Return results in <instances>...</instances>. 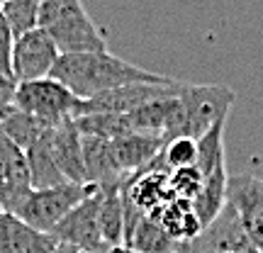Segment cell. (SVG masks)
I'll list each match as a JSON object with an SVG mask.
<instances>
[{
  "instance_id": "obj_1",
  "label": "cell",
  "mask_w": 263,
  "mask_h": 253,
  "mask_svg": "<svg viewBox=\"0 0 263 253\" xmlns=\"http://www.w3.org/2000/svg\"><path fill=\"white\" fill-rule=\"evenodd\" d=\"M51 78L64 83L81 100L129 83H171V81H176L171 75L151 73L141 66L129 64V61L110 54L107 49L105 51L61 54L51 71Z\"/></svg>"
},
{
  "instance_id": "obj_2",
  "label": "cell",
  "mask_w": 263,
  "mask_h": 253,
  "mask_svg": "<svg viewBox=\"0 0 263 253\" xmlns=\"http://www.w3.org/2000/svg\"><path fill=\"white\" fill-rule=\"evenodd\" d=\"M236 100V93L229 85L210 83V85H190L183 83L176 95L171 122L166 129V141L176 137L200 139L217 122H224L229 110Z\"/></svg>"
},
{
  "instance_id": "obj_3",
  "label": "cell",
  "mask_w": 263,
  "mask_h": 253,
  "mask_svg": "<svg viewBox=\"0 0 263 253\" xmlns=\"http://www.w3.org/2000/svg\"><path fill=\"white\" fill-rule=\"evenodd\" d=\"M39 27L54 39L61 54H78V51H105L103 29L85 12L81 0H44Z\"/></svg>"
},
{
  "instance_id": "obj_4",
  "label": "cell",
  "mask_w": 263,
  "mask_h": 253,
  "mask_svg": "<svg viewBox=\"0 0 263 253\" xmlns=\"http://www.w3.org/2000/svg\"><path fill=\"white\" fill-rule=\"evenodd\" d=\"M98 185H81V183H64L57 188L29 190L17 202L12 215H17L22 222L34 226L44 234H51L57 224L64 219L78 202H83Z\"/></svg>"
},
{
  "instance_id": "obj_5",
  "label": "cell",
  "mask_w": 263,
  "mask_h": 253,
  "mask_svg": "<svg viewBox=\"0 0 263 253\" xmlns=\"http://www.w3.org/2000/svg\"><path fill=\"white\" fill-rule=\"evenodd\" d=\"M12 105L22 112L37 117L47 124H59L64 120H76L78 117V105L81 98H76L64 83L57 78H37L27 83L15 85Z\"/></svg>"
},
{
  "instance_id": "obj_6",
  "label": "cell",
  "mask_w": 263,
  "mask_h": 253,
  "mask_svg": "<svg viewBox=\"0 0 263 253\" xmlns=\"http://www.w3.org/2000/svg\"><path fill=\"white\" fill-rule=\"evenodd\" d=\"M183 88L180 81H171V83H129L120 85L112 90L98 93L93 98H85L78 105V117L83 114H127L137 110L141 105L151 103L156 98H168L176 95ZM76 117V120H78Z\"/></svg>"
},
{
  "instance_id": "obj_7",
  "label": "cell",
  "mask_w": 263,
  "mask_h": 253,
  "mask_svg": "<svg viewBox=\"0 0 263 253\" xmlns=\"http://www.w3.org/2000/svg\"><path fill=\"white\" fill-rule=\"evenodd\" d=\"M61 51L42 27H34L20 34L12 47V81L27 83L51 75Z\"/></svg>"
},
{
  "instance_id": "obj_8",
  "label": "cell",
  "mask_w": 263,
  "mask_h": 253,
  "mask_svg": "<svg viewBox=\"0 0 263 253\" xmlns=\"http://www.w3.org/2000/svg\"><path fill=\"white\" fill-rule=\"evenodd\" d=\"M227 202L234 207L251 244L263 253V178L254 173L229 176L227 180Z\"/></svg>"
},
{
  "instance_id": "obj_9",
  "label": "cell",
  "mask_w": 263,
  "mask_h": 253,
  "mask_svg": "<svg viewBox=\"0 0 263 253\" xmlns=\"http://www.w3.org/2000/svg\"><path fill=\"white\" fill-rule=\"evenodd\" d=\"M190 253H258V248L246 236L234 207L227 202L224 209L190 241Z\"/></svg>"
},
{
  "instance_id": "obj_10",
  "label": "cell",
  "mask_w": 263,
  "mask_h": 253,
  "mask_svg": "<svg viewBox=\"0 0 263 253\" xmlns=\"http://www.w3.org/2000/svg\"><path fill=\"white\" fill-rule=\"evenodd\" d=\"M98 212H100V190L95 188L59 222L51 234L57 236L59 244L68 248H110L100 234Z\"/></svg>"
},
{
  "instance_id": "obj_11",
  "label": "cell",
  "mask_w": 263,
  "mask_h": 253,
  "mask_svg": "<svg viewBox=\"0 0 263 253\" xmlns=\"http://www.w3.org/2000/svg\"><path fill=\"white\" fill-rule=\"evenodd\" d=\"M32 188L25 151L0 127V212H12Z\"/></svg>"
},
{
  "instance_id": "obj_12",
  "label": "cell",
  "mask_w": 263,
  "mask_h": 253,
  "mask_svg": "<svg viewBox=\"0 0 263 253\" xmlns=\"http://www.w3.org/2000/svg\"><path fill=\"white\" fill-rule=\"evenodd\" d=\"M122 190L124 195L129 197L139 209H144L146 215L156 212L159 207H163L176 197V192L171 188V170L163 166L161 156L151 166L132 173L129 178L124 180Z\"/></svg>"
},
{
  "instance_id": "obj_13",
  "label": "cell",
  "mask_w": 263,
  "mask_h": 253,
  "mask_svg": "<svg viewBox=\"0 0 263 253\" xmlns=\"http://www.w3.org/2000/svg\"><path fill=\"white\" fill-rule=\"evenodd\" d=\"M49 141H51V156L57 161L61 176L66 183H81V185H90L85 178V163H83V137L76 120H64L51 127L49 131Z\"/></svg>"
},
{
  "instance_id": "obj_14",
  "label": "cell",
  "mask_w": 263,
  "mask_h": 253,
  "mask_svg": "<svg viewBox=\"0 0 263 253\" xmlns=\"http://www.w3.org/2000/svg\"><path fill=\"white\" fill-rule=\"evenodd\" d=\"M166 139L156 137V134H144V131H127L122 137L110 141V151L117 170L124 178H129L132 173L151 166L154 161L161 156Z\"/></svg>"
},
{
  "instance_id": "obj_15",
  "label": "cell",
  "mask_w": 263,
  "mask_h": 253,
  "mask_svg": "<svg viewBox=\"0 0 263 253\" xmlns=\"http://www.w3.org/2000/svg\"><path fill=\"white\" fill-rule=\"evenodd\" d=\"M54 234H44L12 212H0V253H59Z\"/></svg>"
},
{
  "instance_id": "obj_16",
  "label": "cell",
  "mask_w": 263,
  "mask_h": 253,
  "mask_svg": "<svg viewBox=\"0 0 263 253\" xmlns=\"http://www.w3.org/2000/svg\"><path fill=\"white\" fill-rule=\"evenodd\" d=\"M83 137V163H85V178L90 185L98 188H107V185H122L124 176L117 170L110 151V141L100 139V137Z\"/></svg>"
},
{
  "instance_id": "obj_17",
  "label": "cell",
  "mask_w": 263,
  "mask_h": 253,
  "mask_svg": "<svg viewBox=\"0 0 263 253\" xmlns=\"http://www.w3.org/2000/svg\"><path fill=\"white\" fill-rule=\"evenodd\" d=\"M151 217H154L178 244H188V241H193V239L202 231V222H200L193 202H190V200H183V197H173L171 202L159 207L156 212H151Z\"/></svg>"
},
{
  "instance_id": "obj_18",
  "label": "cell",
  "mask_w": 263,
  "mask_h": 253,
  "mask_svg": "<svg viewBox=\"0 0 263 253\" xmlns=\"http://www.w3.org/2000/svg\"><path fill=\"white\" fill-rule=\"evenodd\" d=\"M49 127L42 137H39L27 151V166H29V178H32V188L34 190H44V188H57V185H64L66 178L61 176L57 161L51 156V141H49Z\"/></svg>"
},
{
  "instance_id": "obj_19",
  "label": "cell",
  "mask_w": 263,
  "mask_h": 253,
  "mask_svg": "<svg viewBox=\"0 0 263 253\" xmlns=\"http://www.w3.org/2000/svg\"><path fill=\"white\" fill-rule=\"evenodd\" d=\"M122 185L98 188L100 190V212H98V222H100V234H103V241L110 246V248H112V246H124Z\"/></svg>"
},
{
  "instance_id": "obj_20",
  "label": "cell",
  "mask_w": 263,
  "mask_h": 253,
  "mask_svg": "<svg viewBox=\"0 0 263 253\" xmlns=\"http://www.w3.org/2000/svg\"><path fill=\"white\" fill-rule=\"evenodd\" d=\"M127 248L134 253H173L178 248V241L163 229L151 215H144L139 224L134 226L132 236L127 239Z\"/></svg>"
},
{
  "instance_id": "obj_21",
  "label": "cell",
  "mask_w": 263,
  "mask_h": 253,
  "mask_svg": "<svg viewBox=\"0 0 263 253\" xmlns=\"http://www.w3.org/2000/svg\"><path fill=\"white\" fill-rule=\"evenodd\" d=\"M0 127H3V131L17 144L20 149L27 151L29 146H32V144H34L49 127H54V124L42 122V120H37V117H32V114L22 112V110H17V107H12V110L0 120Z\"/></svg>"
},
{
  "instance_id": "obj_22",
  "label": "cell",
  "mask_w": 263,
  "mask_h": 253,
  "mask_svg": "<svg viewBox=\"0 0 263 253\" xmlns=\"http://www.w3.org/2000/svg\"><path fill=\"white\" fill-rule=\"evenodd\" d=\"M42 5H44V0H3V3H0L3 15L8 20L15 39H17L20 34L29 32V29L39 27Z\"/></svg>"
},
{
  "instance_id": "obj_23",
  "label": "cell",
  "mask_w": 263,
  "mask_h": 253,
  "mask_svg": "<svg viewBox=\"0 0 263 253\" xmlns=\"http://www.w3.org/2000/svg\"><path fill=\"white\" fill-rule=\"evenodd\" d=\"M161 161L168 170H178V168H188L197 163V139L190 137H176L168 139L161 149Z\"/></svg>"
},
{
  "instance_id": "obj_24",
  "label": "cell",
  "mask_w": 263,
  "mask_h": 253,
  "mask_svg": "<svg viewBox=\"0 0 263 253\" xmlns=\"http://www.w3.org/2000/svg\"><path fill=\"white\" fill-rule=\"evenodd\" d=\"M171 188L176 192V197L183 200H195L200 188H202V173L197 170V166H188V168L171 170Z\"/></svg>"
},
{
  "instance_id": "obj_25",
  "label": "cell",
  "mask_w": 263,
  "mask_h": 253,
  "mask_svg": "<svg viewBox=\"0 0 263 253\" xmlns=\"http://www.w3.org/2000/svg\"><path fill=\"white\" fill-rule=\"evenodd\" d=\"M12 47H15V34L0 8V75L5 78H12Z\"/></svg>"
},
{
  "instance_id": "obj_26",
  "label": "cell",
  "mask_w": 263,
  "mask_h": 253,
  "mask_svg": "<svg viewBox=\"0 0 263 253\" xmlns=\"http://www.w3.org/2000/svg\"><path fill=\"white\" fill-rule=\"evenodd\" d=\"M110 248H68L64 246V253H107Z\"/></svg>"
},
{
  "instance_id": "obj_27",
  "label": "cell",
  "mask_w": 263,
  "mask_h": 253,
  "mask_svg": "<svg viewBox=\"0 0 263 253\" xmlns=\"http://www.w3.org/2000/svg\"><path fill=\"white\" fill-rule=\"evenodd\" d=\"M107 253H134L132 248H127V246H112Z\"/></svg>"
},
{
  "instance_id": "obj_28",
  "label": "cell",
  "mask_w": 263,
  "mask_h": 253,
  "mask_svg": "<svg viewBox=\"0 0 263 253\" xmlns=\"http://www.w3.org/2000/svg\"><path fill=\"white\" fill-rule=\"evenodd\" d=\"M173 253H190V241H188V244H180Z\"/></svg>"
},
{
  "instance_id": "obj_29",
  "label": "cell",
  "mask_w": 263,
  "mask_h": 253,
  "mask_svg": "<svg viewBox=\"0 0 263 253\" xmlns=\"http://www.w3.org/2000/svg\"><path fill=\"white\" fill-rule=\"evenodd\" d=\"M59 253H64V246H61V251H59Z\"/></svg>"
},
{
  "instance_id": "obj_30",
  "label": "cell",
  "mask_w": 263,
  "mask_h": 253,
  "mask_svg": "<svg viewBox=\"0 0 263 253\" xmlns=\"http://www.w3.org/2000/svg\"><path fill=\"white\" fill-rule=\"evenodd\" d=\"M0 3H3V0H0Z\"/></svg>"
}]
</instances>
